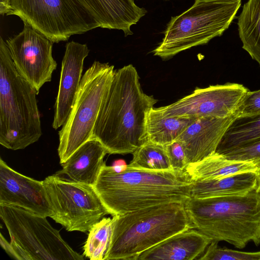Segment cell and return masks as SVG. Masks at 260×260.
I'll return each instance as SVG.
<instances>
[{
	"label": "cell",
	"mask_w": 260,
	"mask_h": 260,
	"mask_svg": "<svg viewBox=\"0 0 260 260\" xmlns=\"http://www.w3.org/2000/svg\"><path fill=\"white\" fill-rule=\"evenodd\" d=\"M9 10V0H0V14L7 15Z\"/></svg>",
	"instance_id": "32"
},
{
	"label": "cell",
	"mask_w": 260,
	"mask_h": 260,
	"mask_svg": "<svg viewBox=\"0 0 260 260\" xmlns=\"http://www.w3.org/2000/svg\"><path fill=\"white\" fill-rule=\"evenodd\" d=\"M139 79L131 64L114 71L91 138L108 154L133 153L147 142V115L157 100L143 91Z\"/></svg>",
	"instance_id": "1"
},
{
	"label": "cell",
	"mask_w": 260,
	"mask_h": 260,
	"mask_svg": "<svg viewBox=\"0 0 260 260\" xmlns=\"http://www.w3.org/2000/svg\"><path fill=\"white\" fill-rule=\"evenodd\" d=\"M164 147L173 169L177 171H185V154L181 144L176 140Z\"/></svg>",
	"instance_id": "29"
},
{
	"label": "cell",
	"mask_w": 260,
	"mask_h": 260,
	"mask_svg": "<svg viewBox=\"0 0 260 260\" xmlns=\"http://www.w3.org/2000/svg\"><path fill=\"white\" fill-rule=\"evenodd\" d=\"M192 180L184 171L136 169L120 172L104 162L93 186L109 214L121 215L147 207L183 203Z\"/></svg>",
	"instance_id": "2"
},
{
	"label": "cell",
	"mask_w": 260,
	"mask_h": 260,
	"mask_svg": "<svg viewBox=\"0 0 260 260\" xmlns=\"http://www.w3.org/2000/svg\"><path fill=\"white\" fill-rule=\"evenodd\" d=\"M107 152L97 140L91 139L76 150L67 160L61 164L57 172L59 177L93 186L104 164Z\"/></svg>",
	"instance_id": "18"
},
{
	"label": "cell",
	"mask_w": 260,
	"mask_h": 260,
	"mask_svg": "<svg viewBox=\"0 0 260 260\" xmlns=\"http://www.w3.org/2000/svg\"><path fill=\"white\" fill-rule=\"evenodd\" d=\"M6 42L16 71L39 93L51 81L57 67L52 56L54 43L25 23L21 31Z\"/></svg>",
	"instance_id": "11"
},
{
	"label": "cell",
	"mask_w": 260,
	"mask_h": 260,
	"mask_svg": "<svg viewBox=\"0 0 260 260\" xmlns=\"http://www.w3.org/2000/svg\"><path fill=\"white\" fill-rule=\"evenodd\" d=\"M128 166L154 170H174L163 146L147 142L133 153Z\"/></svg>",
	"instance_id": "25"
},
{
	"label": "cell",
	"mask_w": 260,
	"mask_h": 260,
	"mask_svg": "<svg viewBox=\"0 0 260 260\" xmlns=\"http://www.w3.org/2000/svg\"><path fill=\"white\" fill-rule=\"evenodd\" d=\"M237 24L242 48L260 67V0L244 4Z\"/></svg>",
	"instance_id": "22"
},
{
	"label": "cell",
	"mask_w": 260,
	"mask_h": 260,
	"mask_svg": "<svg viewBox=\"0 0 260 260\" xmlns=\"http://www.w3.org/2000/svg\"><path fill=\"white\" fill-rule=\"evenodd\" d=\"M0 242L2 247L5 250L7 253L12 258L17 259L16 254L11 244L9 243L6 239L4 238L3 235L0 234Z\"/></svg>",
	"instance_id": "30"
},
{
	"label": "cell",
	"mask_w": 260,
	"mask_h": 260,
	"mask_svg": "<svg viewBox=\"0 0 260 260\" xmlns=\"http://www.w3.org/2000/svg\"><path fill=\"white\" fill-rule=\"evenodd\" d=\"M113 221L104 217L89 230L83 255L91 260H106L111 246Z\"/></svg>",
	"instance_id": "24"
},
{
	"label": "cell",
	"mask_w": 260,
	"mask_h": 260,
	"mask_svg": "<svg viewBox=\"0 0 260 260\" xmlns=\"http://www.w3.org/2000/svg\"><path fill=\"white\" fill-rule=\"evenodd\" d=\"M0 216L18 260H83L46 217L21 208L0 204Z\"/></svg>",
	"instance_id": "8"
},
{
	"label": "cell",
	"mask_w": 260,
	"mask_h": 260,
	"mask_svg": "<svg viewBox=\"0 0 260 260\" xmlns=\"http://www.w3.org/2000/svg\"><path fill=\"white\" fill-rule=\"evenodd\" d=\"M127 165L123 159H118L115 160L112 166L114 170L117 172H120L126 169Z\"/></svg>",
	"instance_id": "31"
},
{
	"label": "cell",
	"mask_w": 260,
	"mask_h": 260,
	"mask_svg": "<svg viewBox=\"0 0 260 260\" xmlns=\"http://www.w3.org/2000/svg\"><path fill=\"white\" fill-rule=\"evenodd\" d=\"M234 115L236 118L260 115V89L249 90L240 103Z\"/></svg>",
	"instance_id": "28"
},
{
	"label": "cell",
	"mask_w": 260,
	"mask_h": 260,
	"mask_svg": "<svg viewBox=\"0 0 260 260\" xmlns=\"http://www.w3.org/2000/svg\"><path fill=\"white\" fill-rule=\"evenodd\" d=\"M106 260H137L144 251L168 238L193 228L183 203L153 206L115 215Z\"/></svg>",
	"instance_id": "4"
},
{
	"label": "cell",
	"mask_w": 260,
	"mask_h": 260,
	"mask_svg": "<svg viewBox=\"0 0 260 260\" xmlns=\"http://www.w3.org/2000/svg\"><path fill=\"white\" fill-rule=\"evenodd\" d=\"M43 183L52 214L50 217L69 232L89 231L109 214L94 187L54 174Z\"/></svg>",
	"instance_id": "10"
},
{
	"label": "cell",
	"mask_w": 260,
	"mask_h": 260,
	"mask_svg": "<svg viewBox=\"0 0 260 260\" xmlns=\"http://www.w3.org/2000/svg\"><path fill=\"white\" fill-rule=\"evenodd\" d=\"M236 118H197L176 141L184 149L186 165L199 161L216 152L226 131Z\"/></svg>",
	"instance_id": "15"
},
{
	"label": "cell",
	"mask_w": 260,
	"mask_h": 260,
	"mask_svg": "<svg viewBox=\"0 0 260 260\" xmlns=\"http://www.w3.org/2000/svg\"><path fill=\"white\" fill-rule=\"evenodd\" d=\"M257 168L252 162L231 160L215 152L199 161L187 165L185 171L190 179L196 181L255 172Z\"/></svg>",
	"instance_id": "20"
},
{
	"label": "cell",
	"mask_w": 260,
	"mask_h": 260,
	"mask_svg": "<svg viewBox=\"0 0 260 260\" xmlns=\"http://www.w3.org/2000/svg\"><path fill=\"white\" fill-rule=\"evenodd\" d=\"M260 139V115L235 118L231 123L216 152L223 154Z\"/></svg>",
	"instance_id": "23"
},
{
	"label": "cell",
	"mask_w": 260,
	"mask_h": 260,
	"mask_svg": "<svg viewBox=\"0 0 260 260\" xmlns=\"http://www.w3.org/2000/svg\"><path fill=\"white\" fill-rule=\"evenodd\" d=\"M184 206L193 226L212 241H225L242 249L260 244V193L189 198Z\"/></svg>",
	"instance_id": "3"
},
{
	"label": "cell",
	"mask_w": 260,
	"mask_h": 260,
	"mask_svg": "<svg viewBox=\"0 0 260 260\" xmlns=\"http://www.w3.org/2000/svg\"><path fill=\"white\" fill-rule=\"evenodd\" d=\"M241 0H194L181 14L172 17L161 42L153 51L163 60L193 47L207 44L229 27Z\"/></svg>",
	"instance_id": "6"
},
{
	"label": "cell",
	"mask_w": 260,
	"mask_h": 260,
	"mask_svg": "<svg viewBox=\"0 0 260 260\" xmlns=\"http://www.w3.org/2000/svg\"><path fill=\"white\" fill-rule=\"evenodd\" d=\"M211 242V240L207 236L191 228L176 234L144 251L137 260L197 259Z\"/></svg>",
	"instance_id": "17"
},
{
	"label": "cell",
	"mask_w": 260,
	"mask_h": 260,
	"mask_svg": "<svg viewBox=\"0 0 260 260\" xmlns=\"http://www.w3.org/2000/svg\"><path fill=\"white\" fill-rule=\"evenodd\" d=\"M86 44L71 41L66 44L61 62L52 127L57 129L66 121L78 90L84 61L89 53Z\"/></svg>",
	"instance_id": "14"
},
{
	"label": "cell",
	"mask_w": 260,
	"mask_h": 260,
	"mask_svg": "<svg viewBox=\"0 0 260 260\" xmlns=\"http://www.w3.org/2000/svg\"><path fill=\"white\" fill-rule=\"evenodd\" d=\"M114 71L113 65L94 61L83 74L70 114L58 133L60 164L92 138Z\"/></svg>",
	"instance_id": "7"
},
{
	"label": "cell",
	"mask_w": 260,
	"mask_h": 260,
	"mask_svg": "<svg viewBox=\"0 0 260 260\" xmlns=\"http://www.w3.org/2000/svg\"><path fill=\"white\" fill-rule=\"evenodd\" d=\"M228 159L253 162L260 167V139L223 154Z\"/></svg>",
	"instance_id": "27"
},
{
	"label": "cell",
	"mask_w": 260,
	"mask_h": 260,
	"mask_svg": "<svg viewBox=\"0 0 260 260\" xmlns=\"http://www.w3.org/2000/svg\"><path fill=\"white\" fill-rule=\"evenodd\" d=\"M7 15L18 16L53 43L100 27L77 0H9Z\"/></svg>",
	"instance_id": "9"
},
{
	"label": "cell",
	"mask_w": 260,
	"mask_h": 260,
	"mask_svg": "<svg viewBox=\"0 0 260 260\" xmlns=\"http://www.w3.org/2000/svg\"><path fill=\"white\" fill-rule=\"evenodd\" d=\"M248 91L242 84L235 83L197 87L176 102L156 109L165 116L226 118L234 115Z\"/></svg>",
	"instance_id": "12"
},
{
	"label": "cell",
	"mask_w": 260,
	"mask_h": 260,
	"mask_svg": "<svg viewBox=\"0 0 260 260\" xmlns=\"http://www.w3.org/2000/svg\"><path fill=\"white\" fill-rule=\"evenodd\" d=\"M218 242L212 241L200 260H260V251L244 252L218 246Z\"/></svg>",
	"instance_id": "26"
},
{
	"label": "cell",
	"mask_w": 260,
	"mask_h": 260,
	"mask_svg": "<svg viewBox=\"0 0 260 260\" xmlns=\"http://www.w3.org/2000/svg\"><path fill=\"white\" fill-rule=\"evenodd\" d=\"M0 204L21 208L34 214L51 217L52 209L43 181L24 176L0 158Z\"/></svg>",
	"instance_id": "13"
},
{
	"label": "cell",
	"mask_w": 260,
	"mask_h": 260,
	"mask_svg": "<svg viewBox=\"0 0 260 260\" xmlns=\"http://www.w3.org/2000/svg\"><path fill=\"white\" fill-rule=\"evenodd\" d=\"M36 89L14 66L6 42L0 38V144L16 150L42 135Z\"/></svg>",
	"instance_id": "5"
},
{
	"label": "cell",
	"mask_w": 260,
	"mask_h": 260,
	"mask_svg": "<svg viewBox=\"0 0 260 260\" xmlns=\"http://www.w3.org/2000/svg\"><path fill=\"white\" fill-rule=\"evenodd\" d=\"M197 118L184 116H165L156 108L148 113L146 121L147 142L165 146L177 140L186 128Z\"/></svg>",
	"instance_id": "21"
},
{
	"label": "cell",
	"mask_w": 260,
	"mask_h": 260,
	"mask_svg": "<svg viewBox=\"0 0 260 260\" xmlns=\"http://www.w3.org/2000/svg\"><path fill=\"white\" fill-rule=\"evenodd\" d=\"M254 172L240 173L229 177L192 181L190 196L207 198L245 194L256 187Z\"/></svg>",
	"instance_id": "19"
},
{
	"label": "cell",
	"mask_w": 260,
	"mask_h": 260,
	"mask_svg": "<svg viewBox=\"0 0 260 260\" xmlns=\"http://www.w3.org/2000/svg\"><path fill=\"white\" fill-rule=\"evenodd\" d=\"M164 1H171V0H164Z\"/></svg>",
	"instance_id": "34"
},
{
	"label": "cell",
	"mask_w": 260,
	"mask_h": 260,
	"mask_svg": "<svg viewBox=\"0 0 260 260\" xmlns=\"http://www.w3.org/2000/svg\"><path fill=\"white\" fill-rule=\"evenodd\" d=\"M256 176V187L255 190L260 193V167L257 168L254 172Z\"/></svg>",
	"instance_id": "33"
},
{
	"label": "cell",
	"mask_w": 260,
	"mask_h": 260,
	"mask_svg": "<svg viewBox=\"0 0 260 260\" xmlns=\"http://www.w3.org/2000/svg\"><path fill=\"white\" fill-rule=\"evenodd\" d=\"M97 21L100 27L121 30L126 37L131 29L147 13L134 0H77Z\"/></svg>",
	"instance_id": "16"
}]
</instances>
